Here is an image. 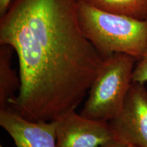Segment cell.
I'll use <instances>...</instances> for the list:
<instances>
[{
  "label": "cell",
  "mask_w": 147,
  "mask_h": 147,
  "mask_svg": "<svg viewBox=\"0 0 147 147\" xmlns=\"http://www.w3.org/2000/svg\"><path fill=\"white\" fill-rule=\"evenodd\" d=\"M78 0H12L0 17V45L18 59L21 87L8 106L30 121L76 110L104 59L78 21Z\"/></svg>",
  "instance_id": "1"
},
{
  "label": "cell",
  "mask_w": 147,
  "mask_h": 147,
  "mask_svg": "<svg viewBox=\"0 0 147 147\" xmlns=\"http://www.w3.org/2000/svg\"><path fill=\"white\" fill-rule=\"evenodd\" d=\"M78 17L84 36L104 59L125 53L138 61L147 51V20L106 12L80 1Z\"/></svg>",
  "instance_id": "2"
},
{
  "label": "cell",
  "mask_w": 147,
  "mask_h": 147,
  "mask_svg": "<svg viewBox=\"0 0 147 147\" xmlns=\"http://www.w3.org/2000/svg\"><path fill=\"white\" fill-rule=\"evenodd\" d=\"M136 59L125 53H115L104 63L89 91L81 115L109 122L118 115L132 82Z\"/></svg>",
  "instance_id": "3"
},
{
  "label": "cell",
  "mask_w": 147,
  "mask_h": 147,
  "mask_svg": "<svg viewBox=\"0 0 147 147\" xmlns=\"http://www.w3.org/2000/svg\"><path fill=\"white\" fill-rule=\"evenodd\" d=\"M109 123L116 141L147 147V91L144 84L131 82L121 111Z\"/></svg>",
  "instance_id": "4"
},
{
  "label": "cell",
  "mask_w": 147,
  "mask_h": 147,
  "mask_svg": "<svg viewBox=\"0 0 147 147\" xmlns=\"http://www.w3.org/2000/svg\"><path fill=\"white\" fill-rule=\"evenodd\" d=\"M56 121L57 147H100L116 141L109 122L67 112Z\"/></svg>",
  "instance_id": "5"
},
{
  "label": "cell",
  "mask_w": 147,
  "mask_h": 147,
  "mask_svg": "<svg viewBox=\"0 0 147 147\" xmlns=\"http://www.w3.org/2000/svg\"><path fill=\"white\" fill-rule=\"evenodd\" d=\"M0 125L16 147H57L55 120H28L8 106L0 110Z\"/></svg>",
  "instance_id": "6"
},
{
  "label": "cell",
  "mask_w": 147,
  "mask_h": 147,
  "mask_svg": "<svg viewBox=\"0 0 147 147\" xmlns=\"http://www.w3.org/2000/svg\"><path fill=\"white\" fill-rule=\"evenodd\" d=\"M14 49L8 45L0 46V110L6 108L21 87V78L12 68Z\"/></svg>",
  "instance_id": "7"
},
{
  "label": "cell",
  "mask_w": 147,
  "mask_h": 147,
  "mask_svg": "<svg viewBox=\"0 0 147 147\" xmlns=\"http://www.w3.org/2000/svg\"><path fill=\"white\" fill-rule=\"evenodd\" d=\"M100 10L147 20V0H78Z\"/></svg>",
  "instance_id": "8"
},
{
  "label": "cell",
  "mask_w": 147,
  "mask_h": 147,
  "mask_svg": "<svg viewBox=\"0 0 147 147\" xmlns=\"http://www.w3.org/2000/svg\"><path fill=\"white\" fill-rule=\"evenodd\" d=\"M132 82L143 84L147 82V51L134 67Z\"/></svg>",
  "instance_id": "9"
},
{
  "label": "cell",
  "mask_w": 147,
  "mask_h": 147,
  "mask_svg": "<svg viewBox=\"0 0 147 147\" xmlns=\"http://www.w3.org/2000/svg\"><path fill=\"white\" fill-rule=\"evenodd\" d=\"M12 1V0H0V16L5 13Z\"/></svg>",
  "instance_id": "10"
},
{
  "label": "cell",
  "mask_w": 147,
  "mask_h": 147,
  "mask_svg": "<svg viewBox=\"0 0 147 147\" xmlns=\"http://www.w3.org/2000/svg\"><path fill=\"white\" fill-rule=\"evenodd\" d=\"M100 147H129L127 145L122 143L119 141H114L113 142H110L109 144L104 145V146Z\"/></svg>",
  "instance_id": "11"
},
{
  "label": "cell",
  "mask_w": 147,
  "mask_h": 147,
  "mask_svg": "<svg viewBox=\"0 0 147 147\" xmlns=\"http://www.w3.org/2000/svg\"><path fill=\"white\" fill-rule=\"evenodd\" d=\"M129 147H137V146H132V145H131V146H129Z\"/></svg>",
  "instance_id": "12"
},
{
  "label": "cell",
  "mask_w": 147,
  "mask_h": 147,
  "mask_svg": "<svg viewBox=\"0 0 147 147\" xmlns=\"http://www.w3.org/2000/svg\"><path fill=\"white\" fill-rule=\"evenodd\" d=\"M0 147H3V146H2V145H1H1H0Z\"/></svg>",
  "instance_id": "13"
}]
</instances>
